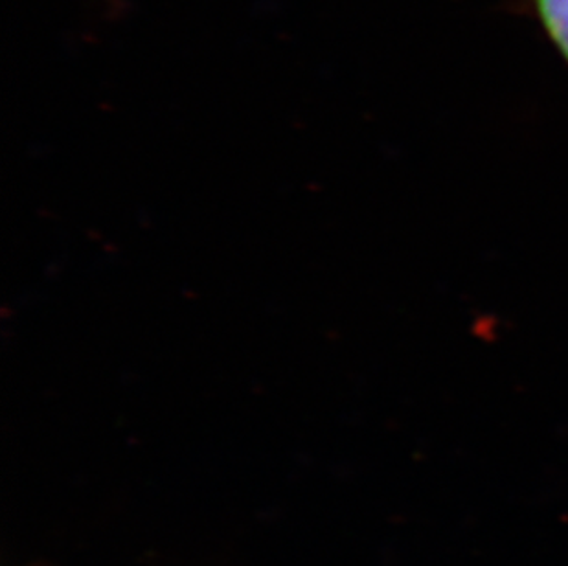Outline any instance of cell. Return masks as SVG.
<instances>
[{
    "instance_id": "obj_1",
    "label": "cell",
    "mask_w": 568,
    "mask_h": 566,
    "mask_svg": "<svg viewBox=\"0 0 568 566\" xmlns=\"http://www.w3.org/2000/svg\"><path fill=\"white\" fill-rule=\"evenodd\" d=\"M542 32L568 64V0H531Z\"/></svg>"
}]
</instances>
